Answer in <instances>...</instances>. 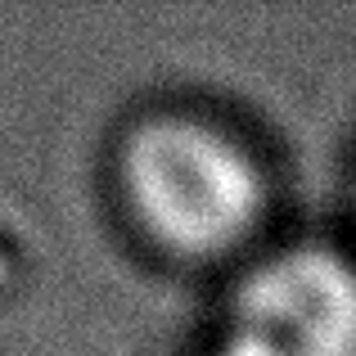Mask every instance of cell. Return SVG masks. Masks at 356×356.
Segmentation results:
<instances>
[{
    "mask_svg": "<svg viewBox=\"0 0 356 356\" xmlns=\"http://www.w3.org/2000/svg\"><path fill=\"white\" fill-rule=\"evenodd\" d=\"M235 334L266 356H356V270L321 248L266 261L235 298Z\"/></svg>",
    "mask_w": 356,
    "mask_h": 356,
    "instance_id": "2",
    "label": "cell"
},
{
    "mask_svg": "<svg viewBox=\"0 0 356 356\" xmlns=\"http://www.w3.org/2000/svg\"><path fill=\"white\" fill-rule=\"evenodd\" d=\"M221 356H266V352H261V348H252L248 339H239V334H235V343H230V348L221 352Z\"/></svg>",
    "mask_w": 356,
    "mask_h": 356,
    "instance_id": "3",
    "label": "cell"
},
{
    "mask_svg": "<svg viewBox=\"0 0 356 356\" xmlns=\"http://www.w3.org/2000/svg\"><path fill=\"white\" fill-rule=\"evenodd\" d=\"M122 190L149 235L190 257L230 248L261 212V176L248 154L190 118L149 122L131 136Z\"/></svg>",
    "mask_w": 356,
    "mask_h": 356,
    "instance_id": "1",
    "label": "cell"
}]
</instances>
